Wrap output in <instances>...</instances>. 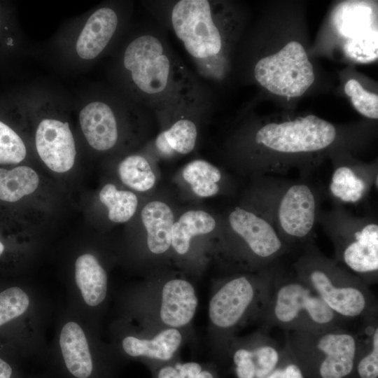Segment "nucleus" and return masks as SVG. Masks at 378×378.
Segmentation results:
<instances>
[{"mask_svg": "<svg viewBox=\"0 0 378 378\" xmlns=\"http://www.w3.org/2000/svg\"><path fill=\"white\" fill-rule=\"evenodd\" d=\"M344 92L351 97L354 107L361 115L372 119L378 118L377 94L365 90L355 79H350L345 83Z\"/></svg>", "mask_w": 378, "mask_h": 378, "instance_id": "31", "label": "nucleus"}, {"mask_svg": "<svg viewBox=\"0 0 378 378\" xmlns=\"http://www.w3.org/2000/svg\"><path fill=\"white\" fill-rule=\"evenodd\" d=\"M141 216L147 232V245L150 251L162 254L168 251L174 223L170 207L162 202L153 201L144 206Z\"/></svg>", "mask_w": 378, "mask_h": 378, "instance_id": "19", "label": "nucleus"}, {"mask_svg": "<svg viewBox=\"0 0 378 378\" xmlns=\"http://www.w3.org/2000/svg\"><path fill=\"white\" fill-rule=\"evenodd\" d=\"M334 22L339 33L349 39L372 27V10L364 2H346L337 8Z\"/></svg>", "mask_w": 378, "mask_h": 378, "instance_id": "23", "label": "nucleus"}, {"mask_svg": "<svg viewBox=\"0 0 378 378\" xmlns=\"http://www.w3.org/2000/svg\"><path fill=\"white\" fill-rule=\"evenodd\" d=\"M123 66L149 108L176 111L199 106V86L156 31L148 29L129 43Z\"/></svg>", "mask_w": 378, "mask_h": 378, "instance_id": "1", "label": "nucleus"}, {"mask_svg": "<svg viewBox=\"0 0 378 378\" xmlns=\"http://www.w3.org/2000/svg\"><path fill=\"white\" fill-rule=\"evenodd\" d=\"M175 367L180 378H214L210 372L203 370L196 362L177 363Z\"/></svg>", "mask_w": 378, "mask_h": 378, "instance_id": "34", "label": "nucleus"}, {"mask_svg": "<svg viewBox=\"0 0 378 378\" xmlns=\"http://www.w3.org/2000/svg\"><path fill=\"white\" fill-rule=\"evenodd\" d=\"M318 197L309 185L295 183L283 189L267 211L281 239L307 238L318 218Z\"/></svg>", "mask_w": 378, "mask_h": 378, "instance_id": "6", "label": "nucleus"}, {"mask_svg": "<svg viewBox=\"0 0 378 378\" xmlns=\"http://www.w3.org/2000/svg\"><path fill=\"white\" fill-rule=\"evenodd\" d=\"M36 147L42 161L55 172L70 170L75 161V142L68 122L44 119L36 132Z\"/></svg>", "mask_w": 378, "mask_h": 378, "instance_id": "9", "label": "nucleus"}, {"mask_svg": "<svg viewBox=\"0 0 378 378\" xmlns=\"http://www.w3.org/2000/svg\"><path fill=\"white\" fill-rule=\"evenodd\" d=\"M232 231L246 244L252 253L261 259H270L279 253L284 241L267 216L236 206L228 216Z\"/></svg>", "mask_w": 378, "mask_h": 378, "instance_id": "7", "label": "nucleus"}, {"mask_svg": "<svg viewBox=\"0 0 378 378\" xmlns=\"http://www.w3.org/2000/svg\"><path fill=\"white\" fill-rule=\"evenodd\" d=\"M29 305L27 294L19 287L0 293V326L23 314Z\"/></svg>", "mask_w": 378, "mask_h": 378, "instance_id": "30", "label": "nucleus"}, {"mask_svg": "<svg viewBox=\"0 0 378 378\" xmlns=\"http://www.w3.org/2000/svg\"><path fill=\"white\" fill-rule=\"evenodd\" d=\"M372 345L371 352L360 361L358 366L361 378H377L378 376V328L374 332Z\"/></svg>", "mask_w": 378, "mask_h": 378, "instance_id": "33", "label": "nucleus"}, {"mask_svg": "<svg viewBox=\"0 0 378 378\" xmlns=\"http://www.w3.org/2000/svg\"><path fill=\"white\" fill-rule=\"evenodd\" d=\"M118 174L125 185L139 192L151 189L155 182V176L149 162L139 155L125 158L119 164Z\"/></svg>", "mask_w": 378, "mask_h": 378, "instance_id": "27", "label": "nucleus"}, {"mask_svg": "<svg viewBox=\"0 0 378 378\" xmlns=\"http://www.w3.org/2000/svg\"><path fill=\"white\" fill-rule=\"evenodd\" d=\"M99 200L108 208V218L114 223H125L134 214L138 200L135 194L119 190L112 183L106 184L101 190Z\"/></svg>", "mask_w": 378, "mask_h": 378, "instance_id": "26", "label": "nucleus"}, {"mask_svg": "<svg viewBox=\"0 0 378 378\" xmlns=\"http://www.w3.org/2000/svg\"><path fill=\"white\" fill-rule=\"evenodd\" d=\"M255 370V378H266L274 369L279 360L277 351L270 346H262L250 350Z\"/></svg>", "mask_w": 378, "mask_h": 378, "instance_id": "32", "label": "nucleus"}, {"mask_svg": "<svg viewBox=\"0 0 378 378\" xmlns=\"http://www.w3.org/2000/svg\"><path fill=\"white\" fill-rule=\"evenodd\" d=\"M317 347L326 355L320 366L322 378H342L351 372L356 345L351 335L326 334L318 340Z\"/></svg>", "mask_w": 378, "mask_h": 378, "instance_id": "14", "label": "nucleus"}, {"mask_svg": "<svg viewBox=\"0 0 378 378\" xmlns=\"http://www.w3.org/2000/svg\"><path fill=\"white\" fill-rule=\"evenodd\" d=\"M75 279L86 304L94 307L104 301L107 292V276L93 255L85 253L77 258Z\"/></svg>", "mask_w": 378, "mask_h": 378, "instance_id": "20", "label": "nucleus"}, {"mask_svg": "<svg viewBox=\"0 0 378 378\" xmlns=\"http://www.w3.org/2000/svg\"><path fill=\"white\" fill-rule=\"evenodd\" d=\"M318 216L348 268L358 274L377 271L378 224L374 219L357 217L340 208Z\"/></svg>", "mask_w": 378, "mask_h": 378, "instance_id": "3", "label": "nucleus"}, {"mask_svg": "<svg viewBox=\"0 0 378 378\" xmlns=\"http://www.w3.org/2000/svg\"><path fill=\"white\" fill-rule=\"evenodd\" d=\"M266 378H303V376L296 365L290 364L284 370L272 372Z\"/></svg>", "mask_w": 378, "mask_h": 378, "instance_id": "35", "label": "nucleus"}, {"mask_svg": "<svg viewBox=\"0 0 378 378\" xmlns=\"http://www.w3.org/2000/svg\"><path fill=\"white\" fill-rule=\"evenodd\" d=\"M79 119L82 131L93 148L104 151L115 145L118 137L117 121L108 104L90 103L80 111Z\"/></svg>", "mask_w": 378, "mask_h": 378, "instance_id": "13", "label": "nucleus"}, {"mask_svg": "<svg viewBox=\"0 0 378 378\" xmlns=\"http://www.w3.org/2000/svg\"><path fill=\"white\" fill-rule=\"evenodd\" d=\"M118 23V15L112 8L97 10L88 20L77 40L78 55L85 59L99 55L114 35Z\"/></svg>", "mask_w": 378, "mask_h": 378, "instance_id": "15", "label": "nucleus"}, {"mask_svg": "<svg viewBox=\"0 0 378 378\" xmlns=\"http://www.w3.org/2000/svg\"><path fill=\"white\" fill-rule=\"evenodd\" d=\"M197 137L196 125L188 118L176 120L156 137L155 144L158 151L166 156L175 153L188 154L195 148Z\"/></svg>", "mask_w": 378, "mask_h": 378, "instance_id": "22", "label": "nucleus"}, {"mask_svg": "<svg viewBox=\"0 0 378 378\" xmlns=\"http://www.w3.org/2000/svg\"><path fill=\"white\" fill-rule=\"evenodd\" d=\"M307 276L315 292L334 313L355 317L364 311L366 300L358 288L337 286L328 273L319 267L311 268Z\"/></svg>", "mask_w": 378, "mask_h": 378, "instance_id": "12", "label": "nucleus"}, {"mask_svg": "<svg viewBox=\"0 0 378 378\" xmlns=\"http://www.w3.org/2000/svg\"><path fill=\"white\" fill-rule=\"evenodd\" d=\"M26 147L20 136L0 120V164H18L26 156Z\"/></svg>", "mask_w": 378, "mask_h": 378, "instance_id": "29", "label": "nucleus"}, {"mask_svg": "<svg viewBox=\"0 0 378 378\" xmlns=\"http://www.w3.org/2000/svg\"><path fill=\"white\" fill-rule=\"evenodd\" d=\"M182 339L178 329L166 328L150 338L127 336L123 339L122 346L125 352L132 357L166 361L179 349Z\"/></svg>", "mask_w": 378, "mask_h": 378, "instance_id": "18", "label": "nucleus"}, {"mask_svg": "<svg viewBox=\"0 0 378 378\" xmlns=\"http://www.w3.org/2000/svg\"><path fill=\"white\" fill-rule=\"evenodd\" d=\"M182 175L193 192L199 197H211L219 191L218 182L222 178L221 172L206 160H195L190 162L184 167Z\"/></svg>", "mask_w": 378, "mask_h": 378, "instance_id": "25", "label": "nucleus"}, {"mask_svg": "<svg viewBox=\"0 0 378 378\" xmlns=\"http://www.w3.org/2000/svg\"><path fill=\"white\" fill-rule=\"evenodd\" d=\"M254 297V286L246 276L227 281L209 301L208 314L211 323L221 329L234 326L248 309Z\"/></svg>", "mask_w": 378, "mask_h": 378, "instance_id": "8", "label": "nucleus"}, {"mask_svg": "<svg viewBox=\"0 0 378 378\" xmlns=\"http://www.w3.org/2000/svg\"><path fill=\"white\" fill-rule=\"evenodd\" d=\"M59 345L69 372L76 378H89L92 374L93 363L88 341L81 327L68 322L62 328Z\"/></svg>", "mask_w": 378, "mask_h": 378, "instance_id": "16", "label": "nucleus"}, {"mask_svg": "<svg viewBox=\"0 0 378 378\" xmlns=\"http://www.w3.org/2000/svg\"><path fill=\"white\" fill-rule=\"evenodd\" d=\"M216 225L214 217L204 211H186L173 225L171 246L178 254L184 255L190 249L192 237L212 232Z\"/></svg>", "mask_w": 378, "mask_h": 378, "instance_id": "21", "label": "nucleus"}, {"mask_svg": "<svg viewBox=\"0 0 378 378\" xmlns=\"http://www.w3.org/2000/svg\"><path fill=\"white\" fill-rule=\"evenodd\" d=\"M335 126L314 115L280 123L270 122L258 130V145L282 155L314 153L329 147L336 139Z\"/></svg>", "mask_w": 378, "mask_h": 378, "instance_id": "4", "label": "nucleus"}, {"mask_svg": "<svg viewBox=\"0 0 378 378\" xmlns=\"http://www.w3.org/2000/svg\"><path fill=\"white\" fill-rule=\"evenodd\" d=\"M4 250V244L0 241V255L2 254Z\"/></svg>", "mask_w": 378, "mask_h": 378, "instance_id": "38", "label": "nucleus"}, {"mask_svg": "<svg viewBox=\"0 0 378 378\" xmlns=\"http://www.w3.org/2000/svg\"><path fill=\"white\" fill-rule=\"evenodd\" d=\"M159 317L166 328L179 329L192 320L198 304L194 286L188 281L174 279L166 282L160 295Z\"/></svg>", "mask_w": 378, "mask_h": 378, "instance_id": "11", "label": "nucleus"}, {"mask_svg": "<svg viewBox=\"0 0 378 378\" xmlns=\"http://www.w3.org/2000/svg\"><path fill=\"white\" fill-rule=\"evenodd\" d=\"M13 370L11 365L0 358V378H11Z\"/></svg>", "mask_w": 378, "mask_h": 378, "instance_id": "37", "label": "nucleus"}, {"mask_svg": "<svg viewBox=\"0 0 378 378\" xmlns=\"http://www.w3.org/2000/svg\"><path fill=\"white\" fill-rule=\"evenodd\" d=\"M305 312L317 324H327L334 318V312L319 295L304 284L290 282L281 286L277 292L274 315L281 323H288Z\"/></svg>", "mask_w": 378, "mask_h": 378, "instance_id": "10", "label": "nucleus"}, {"mask_svg": "<svg viewBox=\"0 0 378 378\" xmlns=\"http://www.w3.org/2000/svg\"><path fill=\"white\" fill-rule=\"evenodd\" d=\"M254 76L270 92L286 97L302 95L315 79L304 47L295 41L288 42L278 52L258 60Z\"/></svg>", "mask_w": 378, "mask_h": 378, "instance_id": "5", "label": "nucleus"}, {"mask_svg": "<svg viewBox=\"0 0 378 378\" xmlns=\"http://www.w3.org/2000/svg\"><path fill=\"white\" fill-rule=\"evenodd\" d=\"M344 51L349 57L360 62H368L377 58V30L371 27L365 32L348 39Z\"/></svg>", "mask_w": 378, "mask_h": 378, "instance_id": "28", "label": "nucleus"}, {"mask_svg": "<svg viewBox=\"0 0 378 378\" xmlns=\"http://www.w3.org/2000/svg\"><path fill=\"white\" fill-rule=\"evenodd\" d=\"M169 22L177 38L205 78H217L223 38L215 4L208 0H179L169 11Z\"/></svg>", "mask_w": 378, "mask_h": 378, "instance_id": "2", "label": "nucleus"}, {"mask_svg": "<svg viewBox=\"0 0 378 378\" xmlns=\"http://www.w3.org/2000/svg\"><path fill=\"white\" fill-rule=\"evenodd\" d=\"M158 378H180V377L175 366L166 365L160 368Z\"/></svg>", "mask_w": 378, "mask_h": 378, "instance_id": "36", "label": "nucleus"}, {"mask_svg": "<svg viewBox=\"0 0 378 378\" xmlns=\"http://www.w3.org/2000/svg\"><path fill=\"white\" fill-rule=\"evenodd\" d=\"M39 178L27 166L7 170L0 168V200L13 202L32 193L37 188Z\"/></svg>", "mask_w": 378, "mask_h": 378, "instance_id": "24", "label": "nucleus"}, {"mask_svg": "<svg viewBox=\"0 0 378 378\" xmlns=\"http://www.w3.org/2000/svg\"><path fill=\"white\" fill-rule=\"evenodd\" d=\"M377 172L362 171L349 165L335 168L329 186L333 197L341 202L356 204L363 200L372 185L377 187Z\"/></svg>", "mask_w": 378, "mask_h": 378, "instance_id": "17", "label": "nucleus"}]
</instances>
